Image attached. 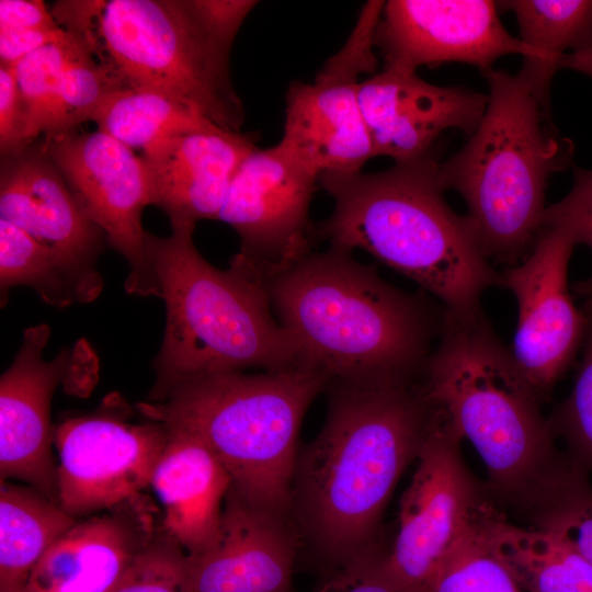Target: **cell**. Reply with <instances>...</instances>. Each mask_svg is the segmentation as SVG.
Instances as JSON below:
<instances>
[{
	"instance_id": "3957f363",
	"label": "cell",
	"mask_w": 592,
	"mask_h": 592,
	"mask_svg": "<svg viewBox=\"0 0 592 592\" xmlns=\"http://www.w3.org/2000/svg\"><path fill=\"white\" fill-rule=\"evenodd\" d=\"M434 155L372 173L321 174L333 198L314 238L350 252L361 249L415 282L444 309H481L480 297L500 285L467 218L444 198Z\"/></svg>"
},
{
	"instance_id": "484cf974",
	"label": "cell",
	"mask_w": 592,
	"mask_h": 592,
	"mask_svg": "<svg viewBox=\"0 0 592 592\" xmlns=\"http://www.w3.org/2000/svg\"><path fill=\"white\" fill-rule=\"evenodd\" d=\"M90 121L129 148L217 127L194 109L152 90L122 89L109 94Z\"/></svg>"
},
{
	"instance_id": "e0dca14e",
	"label": "cell",
	"mask_w": 592,
	"mask_h": 592,
	"mask_svg": "<svg viewBox=\"0 0 592 592\" xmlns=\"http://www.w3.org/2000/svg\"><path fill=\"white\" fill-rule=\"evenodd\" d=\"M0 218L47 248L73 276L88 304L104 287L98 261L103 230L78 204L43 140L1 156Z\"/></svg>"
},
{
	"instance_id": "d6986e66",
	"label": "cell",
	"mask_w": 592,
	"mask_h": 592,
	"mask_svg": "<svg viewBox=\"0 0 592 592\" xmlns=\"http://www.w3.org/2000/svg\"><path fill=\"white\" fill-rule=\"evenodd\" d=\"M145 493L78 521L44 554L26 592H111L155 538L162 516Z\"/></svg>"
},
{
	"instance_id": "83f0119b",
	"label": "cell",
	"mask_w": 592,
	"mask_h": 592,
	"mask_svg": "<svg viewBox=\"0 0 592 592\" xmlns=\"http://www.w3.org/2000/svg\"><path fill=\"white\" fill-rule=\"evenodd\" d=\"M70 33L67 39L43 46L14 64L26 113L29 143L50 132L65 71L86 42L84 36Z\"/></svg>"
},
{
	"instance_id": "836d02e7",
	"label": "cell",
	"mask_w": 592,
	"mask_h": 592,
	"mask_svg": "<svg viewBox=\"0 0 592 592\" xmlns=\"http://www.w3.org/2000/svg\"><path fill=\"white\" fill-rule=\"evenodd\" d=\"M572 171L570 191L546 207L542 228L559 229L572 239L574 246L584 244L592 252V169L572 166ZM573 289H592V274L576 283Z\"/></svg>"
},
{
	"instance_id": "8992f818",
	"label": "cell",
	"mask_w": 592,
	"mask_h": 592,
	"mask_svg": "<svg viewBox=\"0 0 592 592\" xmlns=\"http://www.w3.org/2000/svg\"><path fill=\"white\" fill-rule=\"evenodd\" d=\"M485 77L483 117L465 146L439 163V181L465 201L487 259L512 266L539 235L548 181L572 166L574 146L522 72L493 69Z\"/></svg>"
},
{
	"instance_id": "60d3db41",
	"label": "cell",
	"mask_w": 592,
	"mask_h": 592,
	"mask_svg": "<svg viewBox=\"0 0 592 592\" xmlns=\"http://www.w3.org/2000/svg\"><path fill=\"white\" fill-rule=\"evenodd\" d=\"M584 299L583 309L592 311V289L576 291Z\"/></svg>"
},
{
	"instance_id": "5b68a950",
	"label": "cell",
	"mask_w": 592,
	"mask_h": 592,
	"mask_svg": "<svg viewBox=\"0 0 592 592\" xmlns=\"http://www.w3.org/2000/svg\"><path fill=\"white\" fill-rule=\"evenodd\" d=\"M194 228L195 224L174 223L167 237L145 234L158 297L166 305L150 401L206 375L305 367L272 310L264 284L232 266L212 265L193 242Z\"/></svg>"
},
{
	"instance_id": "603a6c76",
	"label": "cell",
	"mask_w": 592,
	"mask_h": 592,
	"mask_svg": "<svg viewBox=\"0 0 592 592\" xmlns=\"http://www.w3.org/2000/svg\"><path fill=\"white\" fill-rule=\"evenodd\" d=\"M475 522L519 588L527 592H592V563L556 534L516 526L482 501Z\"/></svg>"
},
{
	"instance_id": "4fadbf2b",
	"label": "cell",
	"mask_w": 592,
	"mask_h": 592,
	"mask_svg": "<svg viewBox=\"0 0 592 592\" xmlns=\"http://www.w3.org/2000/svg\"><path fill=\"white\" fill-rule=\"evenodd\" d=\"M399 505L388 574L407 592H422L432 573L469 527L483 501L459 454L462 437L434 407Z\"/></svg>"
},
{
	"instance_id": "1f68e13d",
	"label": "cell",
	"mask_w": 592,
	"mask_h": 592,
	"mask_svg": "<svg viewBox=\"0 0 592 592\" xmlns=\"http://www.w3.org/2000/svg\"><path fill=\"white\" fill-rule=\"evenodd\" d=\"M583 311L589 325L580 368L571 392L548 422L554 435L567 443L570 459L588 471L592 469V311Z\"/></svg>"
},
{
	"instance_id": "d6a6232c",
	"label": "cell",
	"mask_w": 592,
	"mask_h": 592,
	"mask_svg": "<svg viewBox=\"0 0 592 592\" xmlns=\"http://www.w3.org/2000/svg\"><path fill=\"white\" fill-rule=\"evenodd\" d=\"M534 516L536 527L561 537L592 563V486L585 470L577 468Z\"/></svg>"
},
{
	"instance_id": "f546056e",
	"label": "cell",
	"mask_w": 592,
	"mask_h": 592,
	"mask_svg": "<svg viewBox=\"0 0 592 592\" xmlns=\"http://www.w3.org/2000/svg\"><path fill=\"white\" fill-rule=\"evenodd\" d=\"M117 90H121L118 82L110 70L95 59L93 49L86 38L67 66L54 123L50 132L44 137L75 132L81 123L91 119L109 94Z\"/></svg>"
},
{
	"instance_id": "8d00e7d4",
	"label": "cell",
	"mask_w": 592,
	"mask_h": 592,
	"mask_svg": "<svg viewBox=\"0 0 592 592\" xmlns=\"http://www.w3.org/2000/svg\"><path fill=\"white\" fill-rule=\"evenodd\" d=\"M207 29L221 44L232 47L244 19L259 3L253 0H193Z\"/></svg>"
},
{
	"instance_id": "f1b7e54d",
	"label": "cell",
	"mask_w": 592,
	"mask_h": 592,
	"mask_svg": "<svg viewBox=\"0 0 592 592\" xmlns=\"http://www.w3.org/2000/svg\"><path fill=\"white\" fill-rule=\"evenodd\" d=\"M422 592H520V588L492 554L474 519Z\"/></svg>"
},
{
	"instance_id": "7402d4cb",
	"label": "cell",
	"mask_w": 592,
	"mask_h": 592,
	"mask_svg": "<svg viewBox=\"0 0 592 592\" xmlns=\"http://www.w3.org/2000/svg\"><path fill=\"white\" fill-rule=\"evenodd\" d=\"M168 428L169 440L153 469L150 487L162 506L163 528L190 557H196L219 536L231 478L201 437Z\"/></svg>"
},
{
	"instance_id": "ffe728a7",
	"label": "cell",
	"mask_w": 592,
	"mask_h": 592,
	"mask_svg": "<svg viewBox=\"0 0 592 592\" xmlns=\"http://www.w3.org/2000/svg\"><path fill=\"white\" fill-rule=\"evenodd\" d=\"M257 136L219 127L157 140L141 156L151 204L170 224L218 219L227 192Z\"/></svg>"
},
{
	"instance_id": "277c9868",
	"label": "cell",
	"mask_w": 592,
	"mask_h": 592,
	"mask_svg": "<svg viewBox=\"0 0 592 592\" xmlns=\"http://www.w3.org/2000/svg\"><path fill=\"white\" fill-rule=\"evenodd\" d=\"M425 399L482 458L493 488L536 511L569 478L542 398L499 340L481 309H444L439 341L424 369Z\"/></svg>"
},
{
	"instance_id": "7a4b0ae2",
	"label": "cell",
	"mask_w": 592,
	"mask_h": 592,
	"mask_svg": "<svg viewBox=\"0 0 592 592\" xmlns=\"http://www.w3.org/2000/svg\"><path fill=\"white\" fill-rule=\"evenodd\" d=\"M264 287L303 365L330 382L414 384L442 328L444 310L436 317L340 248L309 251Z\"/></svg>"
},
{
	"instance_id": "cb8c5ba5",
	"label": "cell",
	"mask_w": 592,
	"mask_h": 592,
	"mask_svg": "<svg viewBox=\"0 0 592 592\" xmlns=\"http://www.w3.org/2000/svg\"><path fill=\"white\" fill-rule=\"evenodd\" d=\"M77 519L31 486L0 487V592L25 589L48 548Z\"/></svg>"
},
{
	"instance_id": "44dd1931",
	"label": "cell",
	"mask_w": 592,
	"mask_h": 592,
	"mask_svg": "<svg viewBox=\"0 0 592 592\" xmlns=\"http://www.w3.org/2000/svg\"><path fill=\"white\" fill-rule=\"evenodd\" d=\"M297 539L286 517L251 506L232 488L215 544L191 561V592H289Z\"/></svg>"
},
{
	"instance_id": "9c48e42d",
	"label": "cell",
	"mask_w": 592,
	"mask_h": 592,
	"mask_svg": "<svg viewBox=\"0 0 592 592\" xmlns=\"http://www.w3.org/2000/svg\"><path fill=\"white\" fill-rule=\"evenodd\" d=\"M385 1L366 2L344 45L312 82H292L280 140L318 177L362 171L374 157L358 103L361 75H374L375 32Z\"/></svg>"
},
{
	"instance_id": "74e56055",
	"label": "cell",
	"mask_w": 592,
	"mask_h": 592,
	"mask_svg": "<svg viewBox=\"0 0 592 592\" xmlns=\"http://www.w3.org/2000/svg\"><path fill=\"white\" fill-rule=\"evenodd\" d=\"M62 29H23L0 31L1 64L13 65L34 50L53 43H59L70 36Z\"/></svg>"
},
{
	"instance_id": "ba28073f",
	"label": "cell",
	"mask_w": 592,
	"mask_h": 592,
	"mask_svg": "<svg viewBox=\"0 0 592 592\" xmlns=\"http://www.w3.org/2000/svg\"><path fill=\"white\" fill-rule=\"evenodd\" d=\"M86 35L121 90L160 92L221 129L241 132L244 110L230 78L231 48L214 37L193 0L96 1Z\"/></svg>"
},
{
	"instance_id": "ab89813d",
	"label": "cell",
	"mask_w": 592,
	"mask_h": 592,
	"mask_svg": "<svg viewBox=\"0 0 592 592\" xmlns=\"http://www.w3.org/2000/svg\"><path fill=\"white\" fill-rule=\"evenodd\" d=\"M559 68L571 69L592 78V48L565 55Z\"/></svg>"
},
{
	"instance_id": "8fae6325",
	"label": "cell",
	"mask_w": 592,
	"mask_h": 592,
	"mask_svg": "<svg viewBox=\"0 0 592 592\" xmlns=\"http://www.w3.org/2000/svg\"><path fill=\"white\" fill-rule=\"evenodd\" d=\"M318 179L281 143L250 153L235 174L217 219L240 238L229 266L264 284L311 251L309 207Z\"/></svg>"
},
{
	"instance_id": "9a60e30c",
	"label": "cell",
	"mask_w": 592,
	"mask_h": 592,
	"mask_svg": "<svg viewBox=\"0 0 592 592\" xmlns=\"http://www.w3.org/2000/svg\"><path fill=\"white\" fill-rule=\"evenodd\" d=\"M572 239L542 228L523 261L500 274L517 303L511 354L517 368L542 397L565 374L583 344L589 320L569 292Z\"/></svg>"
},
{
	"instance_id": "ac0fdd59",
	"label": "cell",
	"mask_w": 592,
	"mask_h": 592,
	"mask_svg": "<svg viewBox=\"0 0 592 592\" xmlns=\"http://www.w3.org/2000/svg\"><path fill=\"white\" fill-rule=\"evenodd\" d=\"M358 103L374 157L403 163L432 155L449 128L470 136L483 117L488 95L384 69L361 81Z\"/></svg>"
},
{
	"instance_id": "6da1fadb",
	"label": "cell",
	"mask_w": 592,
	"mask_h": 592,
	"mask_svg": "<svg viewBox=\"0 0 592 592\" xmlns=\"http://www.w3.org/2000/svg\"><path fill=\"white\" fill-rule=\"evenodd\" d=\"M329 385L322 429L297 457L291 510L334 572L377 548L383 510L419 455L433 408L414 384Z\"/></svg>"
},
{
	"instance_id": "2e32d148",
	"label": "cell",
	"mask_w": 592,
	"mask_h": 592,
	"mask_svg": "<svg viewBox=\"0 0 592 592\" xmlns=\"http://www.w3.org/2000/svg\"><path fill=\"white\" fill-rule=\"evenodd\" d=\"M384 69L417 73L422 66L460 62L482 75L506 55L537 60V54L503 26L497 1L389 0L375 32Z\"/></svg>"
},
{
	"instance_id": "d4e9b609",
	"label": "cell",
	"mask_w": 592,
	"mask_h": 592,
	"mask_svg": "<svg viewBox=\"0 0 592 592\" xmlns=\"http://www.w3.org/2000/svg\"><path fill=\"white\" fill-rule=\"evenodd\" d=\"M514 13L520 39L538 56L523 59L522 72L538 96L550 104V88L565 55L592 48V0L497 1Z\"/></svg>"
},
{
	"instance_id": "30bf717a",
	"label": "cell",
	"mask_w": 592,
	"mask_h": 592,
	"mask_svg": "<svg viewBox=\"0 0 592 592\" xmlns=\"http://www.w3.org/2000/svg\"><path fill=\"white\" fill-rule=\"evenodd\" d=\"M129 411L111 395L95 412L54 428L57 500L72 517L111 510L150 487L169 428L151 420L132 423Z\"/></svg>"
},
{
	"instance_id": "4dcf8cb0",
	"label": "cell",
	"mask_w": 592,
	"mask_h": 592,
	"mask_svg": "<svg viewBox=\"0 0 592 592\" xmlns=\"http://www.w3.org/2000/svg\"><path fill=\"white\" fill-rule=\"evenodd\" d=\"M111 592H191L190 557L161 526Z\"/></svg>"
},
{
	"instance_id": "7c38bea8",
	"label": "cell",
	"mask_w": 592,
	"mask_h": 592,
	"mask_svg": "<svg viewBox=\"0 0 592 592\" xmlns=\"http://www.w3.org/2000/svg\"><path fill=\"white\" fill-rule=\"evenodd\" d=\"M52 329L39 323L24 329L13 362L0 378V478L26 482L57 500V464L52 452L53 396L62 385L86 397L96 380V364L88 346L62 349L53 360L44 350Z\"/></svg>"
},
{
	"instance_id": "4316f807",
	"label": "cell",
	"mask_w": 592,
	"mask_h": 592,
	"mask_svg": "<svg viewBox=\"0 0 592 592\" xmlns=\"http://www.w3.org/2000/svg\"><path fill=\"white\" fill-rule=\"evenodd\" d=\"M32 288L47 305L64 309L88 304L84 293L44 246L15 225L0 218V306L12 288Z\"/></svg>"
},
{
	"instance_id": "5bb4252c",
	"label": "cell",
	"mask_w": 592,
	"mask_h": 592,
	"mask_svg": "<svg viewBox=\"0 0 592 592\" xmlns=\"http://www.w3.org/2000/svg\"><path fill=\"white\" fill-rule=\"evenodd\" d=\"M42 140L80 207L127 263L126 292L158 297L141 225L143 210L151 204L141 157L99 129Z\"/></svg>"
},
{
	"instance_id": "52a82bcc",
	"label": "cell",
	"mask_w": 592,
	"mask_h": 592,
	"mask_svg": "<svg viewBox=\"0 0 592 592\" xmlns=\"http://www.w3.org/2000/svg\"><path fill=\"white\" fill-rule=\"evenodd\" d=\"M329 382L325 373L308 367L218 373L186 380L162 400L137 408L151 421L201 437L243 501L287 519L301 421Z\"/></svg>"
},
{
	"instance_id": "d590c367",
	"label": "cell",
	"mask_w": 592,
	"mask_h": 592,
	"mask_svg": "<svg viewBox=\"0 0 592 592\" xmlns=\"http://www.w3.org/2000/svg\"><path fill=\"white\" fill-rule=\"evenodd\" d=\"M27 144V119L14 64H0V153L5 156Z\"/></svg>"
},
{
	"instance_id": "f35d334b",
	"label": "cell",
	"mask_w": 592,
	"mask_h": 592,
	"mask_svg": "<svg viewBox=\"0 0 592 592\" xmlns=\"http://www.w3.org/2000/svg\"><path fill=\"white\" fill-rule=\"evenodd\" d=\"M59 27L42 0H0V31Z\"/></svg>"
},
{
	"instance_id": "b9f144b4",
	"label": "cell",
	"mask_w": 592,
	"mask_h": 592,
	"mask_svg": "<svg viewBox=\"0 0 592 592\" xmlns=\"http://www.w3.org/2000/svg\"><path fill=\"white\" fill-rule=\"evenodd\" d=\"M10 592H26L25 589H21V590H14V591H10Z\"/></svg>"
},
{
	"instance_id": "e575fe53",
	"label": "cell",
	"mask_w": 592,
	"mask_h": 592,
	"mask_svg": "<svg viewBox=\"0 0 592 592\" xmlns=\"http://www.w3.org/2000/svg\"><path fill=\"white\" fill-rule=\"evenodd\" d=\"M378 548L332 572L318 592H407L386 571Z\"/></svg>"
}]
</instances>
